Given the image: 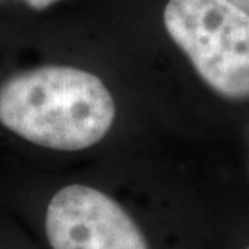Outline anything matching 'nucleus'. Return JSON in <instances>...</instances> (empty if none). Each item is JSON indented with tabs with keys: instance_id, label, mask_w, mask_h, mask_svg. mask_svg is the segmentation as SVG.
<instances>
[{
	"instance_id": "obj_1",
	"label": "nucleus",
	"mask_w": 249,
	"mask_h": 249,
	"mask_svg": "<svg viewBox=\"0 0 249 249\" xmlns=\"http://www.w3.org/2000/svg\"><path fill=\"white\" fill-rule=\"evenodd\" d=\"M115 101L96 74L73 67H41L0 86V123L37 146L83 151L115 120Z\"/></svg>"
},
{
	"instance_id": "obj_2",
	"label": "nucleus",
	"mask_w": 249,
	"mask_h": 249,
	"mask_svg": "<svg viewBox=\"0 0 249 249\" xmlns=\"http://www.w3.org/2000/svg\"><path fill=\"white\" fill-rule=\"evenodd\" d=\"M163 24L213 92L249 101L248 13L228 0H168Z\"/></svg>"
},
{
	"instance_id": "obj_3",
	"label": "nucleus",
	"mask_w": 249,
	"mask_h": 249,
	"mask_svg": "<svg viewBox=\"0 0 249 249\" xmlns=\"http://www.w3.org/2000/svg\"><path fill=\"white\" fill-rule=\"evenodd\" d=\"M46 233L52 249H149L120 204L86 185H68L51 199Z\"/></svg>"
},
{
	"instance_id": "obj_4",
	"label": "nucleus",
	"mask_w": 249,
	"mask_h": 249,
	"mask_svg": "<svg viewBox=\"0 0 249 249\" xmlns=\"http://www.w3.org/2000/svg\"><path fill=\"white\" fill-rule=\"evenodd\" d=\"M29 7H33L34 10H44L47 8L49 5L58 2V0H26Z\"/></svg>"
},
{
	"instance_id": "obj_5",
	"label": "nucleus",
	"mask_w": 249,
	"mask_h": 249,
	"mask_svg": "<svg viewBox=\"0 0 249 249\" xmlns=\"http://www.w3.org/2000/svg\"><path fill=\"white\" fill-rule=\"evenodd\" d=\"M230 3H233L235 7H238L240 10H243L245 13L249 15V0H228Z\"/></svg>"
},
{
	"instance_id": "obj_6",
	"label": "nucleus",
	"mask_w": 249,
	"mask_h": 249,
	"mask_svg": "<svg viewBox=\"0 0 249 249\" xmlns=\"http://www.w3.org/2000/svg\"><path fill=\"white\" fill-rule=\"evenodd\" d=\"M248 249H249V248H248Z\"/></svg>"
}]
</instances>
